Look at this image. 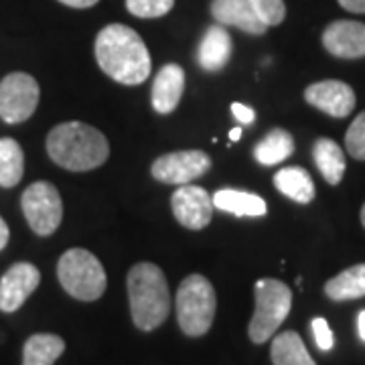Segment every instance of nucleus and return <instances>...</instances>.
I'll return each mask as SVG.
<instances>
[{
  "instance_id": "ddd939ff",
  "label": "nucleus",
  "mask_w": 365,
  "mask_h": 365,
  "mask_svg": "<svg viewBox=\"0 0 365 365\" xmlns=\"http://www.w3.org/2000/svg\"><path fill=\"white\" fill-rule=\"evenodd\" d=\"M323 47L339 59L365 57V23L359 21H333L323 31Z\"/></svg>"
},
{
  "instance_id": "b1692460",
  "label": "nucleus",
  "mask_w": 365,
  "mask_h": 365,
  "mask_svg": "<svg viewBox=\"0 0 365 365\" xmlns=\"http://www.w3.org/2000/svg\"><path fill=\"white\" fill-rule=\"evenodd\" d=\"M25 173V153L14 138H0V187L13 189Z\"/></svg>"
},
{
  "instance_id": "2eb2a0df",
  "label": "nucleus",
  "mask_w": 365,
  "mask_h": 365,
  "mask_svg": "<svg viewBox=\"0 0 365 365\" xmlns=\"http://www.w3.org/2000/svg\"><path fill=\"white\" fill-rule=\"evenodd\" d=\"M185 91V69L177 63H167L158 69L153 83V108L158 114H170L177 110Z\"/></svg>"
},
{
  "instance_id": "aec40b11",
  "label": "nucleus",
  "mask_w": 365,
  "mask_h": 365,
  "mask_svg": "<svg viewBox=\"0 0 365 365\" xmlns=\"http://www.w3.org/2000/svg\"><path fill=\"white\" fill-rule=\"evenodd\" d=\"M270 359L274 365H317L297 331H284L274 337Z\"/></svg>"
},
{
  "instance_id": "f257e3e1",
  "label": "nucleus",
  "mask_w": 365,
  "mask_h": 365,
  "mask_svg": "<svg viewBox=\"0 0 365 365\" xmlns=\"http://www.w3.org/2000/svg\"><path fill=\"white\" fill-rule=\"evenodd\" d=\"M96 61L108 78L122 86H140L150 76V53L143 37L126 25H106L96 37Z\"/></svg>"
},
{
  "instance_id": "7ed1b4c3",
  "label": "nucleus",
  "mask_w": 365,
  "mask_h": 365,
  "mask_svg": "<svg viewBox=\"0 0 365 365\" xmlns=\"http://www.w3.org/2000/svg\"><path fill=\"white\" fill-rule=\"evenodd\" d=\"M132 323L140 331H155L170 313L167 276L153 262H138L126 276Z\"/></svg>"
},
{
  "instance_id": "0eeeda50",
  "label": "nucleus",
  "mask_w": 365,
  "mask_h": 365,
  "mask_svg": "<svg viewBox=\"0 0 365 365\" xmlns=\"http://www.w3.org/2000/svg\"><path fill=\"white\" fill-rule=\"evenodd\" d=\"M21 207L29 227L41 237L55 234L63 220V201L49 181L31 182L21 197Z\"/></svg>"
},
{
  "instance_id": "412c9836",
  "label": "nucleus",
  "mask_w": 365,
  "mask_h": 365,
  "mask_svg": "<svg viewBox=\"0 0 365 365\" xmlns=\"http://www.w3.org/2000/svg\"><path fill=\"white\" fill-rule=\"evenodd\" d=\"M66 351V341L59 335L37 333L23 345V365H53Z\"/></svg>"
},
{
  "instance_id": "393cba45",
  "label": "nucleus",
  "mask_w": 365,
  "mask_h": 365,
  "mask_svg": "<svg viewBox=\"0 0 365 365\" xmlns=\"http://www.w3.org/2000/svg\"><path fill=\"white\" fill-rule=\"evenodd\" d=\"M175 0H126V9L138 19H160L170 13Z\"/></svg>"
},
{
  "instance_id": "473e14b6",
  "label": "nucleus",
  "mask_w": 365,
  "mask_h": 365,
  "mask_svg": "<svg viewBox=\"0 0 365 365\" xmlns=\"http://www.w3.org/2000/svg\"><path fill=\"white\" fill-rule=\"evenodd\" d=\"M357 331H359L361 341H365V309L359 311V314H357Z\"/></svg>"
},
{
  "instance_id": "72a5a7b5",
  "label": "nucleus",
  "mask_w": 365,
  "mask_h": 365,
  "mask_svg": "<svg viewBox=\"0 0 365 365\" xmlns=\"http://www.w3.org/2000/svg\"><path fill=\"white\" fill-rule=\"evenodd\" d=\"M240 136H242V128H234V130L230 132V138H232V143H237V140H240Z\"/></svg>"
},
{
  "instance_id": "1a4fd4ad",
  "label": "nucleus",
  "mask_w": 365,
  "mask_h": 365,
  "mask_svg": "<svg viewBox=\"0 0 365 365\" xmlns=\"http://www.w3.org/2000/svg\"><path fill=\"white\" fill-rule=\"evenodd\" d=\"M211 157L203 150H177L153 163V177L165 185H189L211 169Z\"/></svg>"
},
{
  "instance_id": "6ab92c4d",
  "label": "nucleus",
  "mask_w": 365,
  "mask_h": 365,
  "mask_svg": "<svg viewBox=\"0 0 365 365\" xmlns=\"http://www.w3.org/2000/svg\"><path fill=\"white\" fill-rule=\"evenodd\" d=\"M313 158L317 169L321 170L323 179L329 185H339L343 181V175H345V153L339 144L331 138H319L313 146Z\"/></svg>"
},
{
  "instance_id": "4468645a",
  "label": "nucleus",
  "mask_w": 365,
  "mask_h": 365,
  "mask_svg": "<svg viewBox=\"0 0 365 365\" xmlns=\"http://www.w3.org/2000/svg\"><path fill=\"white\" fill-rule=\"evenodd\" d=\"M211 14L217 25L235 26L248 35H264L268 31L248 0H211Z\"/></svg>"
},
{
  "instance_id": "5701e85b",
  "label": "nucleus",
  "mask_w": 365,
  "mask_h": 365,
  "mask_svg": "<svg viewBox=\"0 0 365 365\" xmlns=\"http://www.w3.org/2000/svg\"><path fill=\"white\" fill-rule=\"evenodd\" d=\"M325 294L335 302L364 299L365 297V264H355L327 280Z\"/></svg>"
},
{
  "instance_id": "9b49d317",
  "label": "nucleus",
  "mask_w": 365,
  "mask_h": 365,
  "mask_svg": "<svg viewBox=\"0 0 365 365\" xmlns=\"http://www.w3.org/2000/svg\"><path fill=\"white\" fill-rule=\"evenodd\" d=\"M41 272L31 262H16L0 278V311L14 313L39 288Z\"/></svg>"
},
{
  "instance_id": "9d476101",
  "label": "nucleus",
  "mask_w": 365,
  "mask_h": 365,
  "mask_svg": "<svg viewBox=\"0 0 365 365\" xmlns=\"http://www.w3.org/2000/svg\"><path fill=\"white\" fill-rule=\"evenodd\" d=\"M170 209L182 227L199 232L207 227L213 217V199L203 187L182 185L170 197Z\"/></svg>"
},
{
  "instance_id": "f03ea898",
  "label": "nucleus",
  "mask_w": 365,
  "mask_h": 365,
  "mask_svg": "<svg viewBox=\"0 0 365 365\" xmlns=\"http://www.w3.org/2000/svg\"><path fill=\"white\" fill-rule=\"evenodd\" d=\"M45 146L53 163L71 173L98 169L110 157V144L104 134L78 120L57 124L47 134Z\"/></svg>"
},
{
  "instance_id": "a211bd4d",
  "label": "nucleus",
  "mask_w": 365,
  "mask_h": 365,
  "mask_svg": "<svg viewBox=\"0 0 365 365\" xmlns=\"http://www.w3.org/2000/svg\"><path fill=\"white\" fill-rule=\"evenodd\" d=\"M213 207L227 211L237 217H262L268 213V205L260 195L235 189H222L213 195Z\"/></svg>"
},
{
  "instance_id": "20e7f679",
  "label": "nucleus",
  "mask_w": 365,
  "mask_h": 365,
  "mask_svg": "<svg viewBox=\"0 0 365 365\" xmlns=\"http://www.w3.org/2000/svg\"><path fill=\"white\" fill-rule=\"evenodd\" d=\"M177 321L187 337H203L213 325L217 297L213 284L201 274H191L182 280L175 297Z\"/></svg>"
},
{
  "instance_id": "423d86ee",
  "label": "nucleus",
  "mask_w": 365,
  "mask_h": 365,
  "mask_svg": "<svg viewBox=\"0 0 365 365\" xmlns=\"http://www.w3.org/2000/svg\"><path fill=\"white\" fill-rule=\"evenodd\" d=\"M254 299L256 309L250 319L248 337L252 343L262 345L287 321L292 307V292L282 280L260 278L254 287Z\"/></svg>"
},
{
  "instance_id": "f8f14e48",
  "label": "nucleus",
  "mask_w": 365,
  "mask_h": 365,
  "mask_svg": "<svg viewBox=\"0 0 365 365\" xmlns=\"http://www.w3.org/2000/svg\"><path fill=\"white\" fill-rule=\"evenodd\" d=\"M304 100L331 118H347L355 108V91L339 79H323L304 90Z\"/></svg>"
},
{
  "instance_id": "bb28decb",
  "label": "nucleus",
  "mask_w": 365,
  "mask_h": 365,
  "mask_svg": "<svg viewBox=\"0 0 365 365\" xmlns=\"http://www.w3.org/2000/svg\"><path fill=\"white\" fill-rule=\"evenodd\" d=\"M345 148L355 160H365V110L353 120L345 134Z\"/></svg>"
},
{
  "instance_id": "c756f323",
  "label": "nucleus",
  "mask_w": 365,
  "mask_h": 365,
  "mask_svg": "<svg viewBox=\"0 0 365 365\" xmlns=\"http://www.w3.org/2000/svg\"><path fill=\"white\" fill-rule=\"evenodd\" d=\"M337 2L349 13L365 14V0H337Z\"/></svg>"
},
{
  "instance_id": "7c9ffc66",
  "label": "nucleus",
  "mask_w": 365,
  "mask_h": 365,
  "mask_svg": "<svg viewBox=\"0 0 365 365\" xmlns=\"http://www.w3.org/2000/svg\"><path fill=\"white\" fill-rule=\"evenodd\" d=\"M61 4L71 6V9H90L93 4H98L100 0H59Z\"/></svg>"
},
{
  "instance_id": "4be33fe9",
  "label": "nucleus",
  "mask_w": 365,
  "mask_h": 365,
  "mask_svg": "<svg viewBox=\"0 0 365 365\" xmlns=\"http://www.w3.org/2000/svg\"><path fill=\"white\" fill-rule=\"evenodd\" d=\"M292 153H294V138L284 128H272L252 150L254 158L264 167L278 165L288 157H292Z\"/></svg>"
},
{
  "instance_id": "cd10ccee",
  "label": "nucleus",
  "mask_w": 365,
  "mask_h": 365,
  "mask_svg": "<svg viewBox=\"0 0 365 365\" xmlns=\"http://www.w3.org/2000/svg\"><path fill=\"white\" fill-rule=\"evenodd\" d=\"M311 327H313V337L314 343H317V347H319L321 351H331L333 345H335V335H333L329 323H327L323 317H314Z\"/></svg>"
},
{
  "instance_id": "39448f33",
  "label": "nucleus",
  "mask_w": 365,
  "mask_h": 365,
  "mask_svg": "<svg viewBox=\"0 0 365 365\" xmlns=\"http://www.w3.org/2000/svg\"><path fill=\"white\" fill-rule=\"evenodd\" d=\"M57 278L69 297L81 302L98 300L108 288V276L102 262L90 250L69 248L57 262Z\"/></svg>"
},
{
  "instance_id": "f3484780",
  "label": "nucleus",
  "mask_w": 365,
  "mask_h": 365,
  "mask_svg": "<svg viewBox=\"0 0 365 365\" xmlns=\"http://www.w3.org/2000/svg\"><path fill=\"white\" fill-rule=\"evenodd\" d=\"M274 187L294 203L307 205L317 195L313 177L302 167H284L274 175Z\"/></svg>"
},
{
  "instance_id": "dca6fc26",
  "label": "nucleus",
  "mask_w": 365,
  "mask_h": 365,
  "mask_svg": "<svg viewBox=\"0 0 365 365\" xmlns=\"http://www.w3.org/2000/svg\"><path fill=\"white\" fill-rule=\"evenodd\" d=\"M232 51H234V43L225 26L211 25L201 39L197 61L205 71L215 73L227 66V61L232 59Z\"/></svg>"
},
{
  "instance_id": "6e6552de",
  "label": "nucleus",
  "mask_w": 365,
  "mask_h": 365,
  "mask_svg": "<svg viewBox=\"0 0 365 365\" xmlns=\"http://www.w3.org/2000/svg\"><path fill=\"white\" fill-rule=\"evenodd\" d=\"M41 90L37 79L25 71H13L0 81V118L6 124H21L35 114Z\"/></svg>"
},
{
  "instance_id": "f704fd0d",
  "label": "nucleus",
  "mask_w": 365,
  "mask_h": 365,
  "mask_svg": "<svg viewBox=\"0 0 365 365\" xmlns=\"http://www.w3.org/2000/svg\"><path fill=\"white\" fill-rule=\"evenodd\" d=\"M359 217H361V225L365 227V203H364V207H361V213H359Z\"/></svg>"
},
{
  "instance_id": "2f4dec72",
  "label": "nucleus",
  "mask_w": 365,
  "mask_h": 365,
  "mask_svg": "<svg viewBox=\"0 0 365 365\" xmlns=\"http://www.w3.org/2000/svg\"><path fill=\"white\" fill-rule=\"evenodd\" d=\"M9 240H11V230H9L6 222L0 217V252L9 246Z\"/></svg>"
},
{
  "instance_id": "a878e982",
  "label": "nucleus",
  "mask_w": 365,
  "mask_h": 365,
  "mask_svg": "<svg viewBox=\"0 0 365 365\" xmlns=\"http://www.w3.org/2000/svg\"><path fill=\"white\" fill-rule=\"evenodd\" d=\"M248 2L266 26L282 25L287 19L284 0H248Z\"/></svg>"
},
{
  "instance_id": "c85d7f7f",
  "label": "nucleus",
  "mask_w": 365,
  "mask_h": 365,
  "mask_svg": "<svg viewBox=\"0 0 365 365\" xmlns=\"http://www.w3.org/2000/svg\"><path fill=\"white\" fill-rule=\"evenodd\" d=\"M232 112H234V116L237 118L244 126H248V124H252V122L256 120V112H254L250 106L240 104V102H234V104H232Z\"/></svg>"
}]
</instances>
